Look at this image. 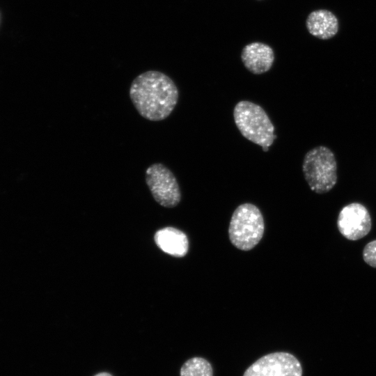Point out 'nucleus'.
I'll list each match as a JSON object with an SVG mask.
<instances>
[{"label":"nucleus","mask_w":376,"mask_h":376,"mask_svg":"<svg viewBox=\"0 0 376 376\" xmlns=\"http://www.w3.org/2000/svg\"><path fill=\"white\" fill-rule=\"evenodd\" d=\"M235 125L242 135L267 152L276 136L274 127L265 110L247 100L237 103L233 110Z\"/></svg>","instance_id":"2"},{"label":"nucleus","mask_w":376,"mask_h":376,"mask_svg":"<svg viewBox=\"0 0 376 376\" xmlns=\"http://www.w3.org/2000/svg\"><path fill=\"white\" fill-rule=\"evenodd\" d=\"M302 171L309 187L317 194L329 192L337 182V162L335 155L324 146L315 147L306 153Z\"/></svg>","instance_id":"3"},{"label":"nucleus","mask_w":376,"mask_h":376,"mask_svg":"<svg viewBox=\"0 0 376 376\" xmlns=\"http://www.w3.org/2000/svg\"><path fill=\"white\" fill-rule=\"evenodd\" d=\"M362 256L366 264L376 268V240H372L365 245Z\"/></svg>","instance_id":"12"},{"label":"nucleus","mask_w":376,"mask_h":376,"mask_svg":"<svg viewBox=\"0 0 376 376\" xmlns=\"http://www.w3.org/2000/svg\"><path fill=\"white\" fill-rule=\"evenodd\" d=\"M243 376H302V367L292 354L277 352L258 359L245 370Z\"/></svg>","instance_id":"6"},{"label":"nucleus","mask_w":376,"mask_h":376,"mask_svg":"<svg viewBox=\"0 0 376 376\" xmlns=\"http://www.w3.org/2000/svg\"><path fill=\"white\" fill-rule=\"evenodd\" d=\"M180 376H213L210 363L202 357H193L185 361L180 371Z\"/></svg>","instance_id":"11"},{"label":"nucleus","mask_w":376,"mask_h":376,"mask_svg":"<svg viewBox=\"0 0 376 376\" xmlns=\"http://www.w3.org/2000/svg\"><path fill=\"white\" fill-rule=\"evenodd\" d=\"M145 180L149 190L159 205L174 207L181 200V192L173 172L161 163L149 166L145 173Z\"/></svg>","instance_id":"5"},{"label":"nucleus","mask_w":376,"mask_h":376,"mask_svg":"<svg viewBox=\"0 0 376 376\" xmlns=\"http://www.w3.org/2000/svg\"><path fill=\"white\" fill-rule=\"evenodd\" d=\"M372 220L367 208L359 203H352L345 205L340 211L337 219L339 233L347 240H359L370 231Z\"/></svg>","instance_id":"7"},{"label":"nucleus","mask_w":376,"mask_h":376,"mask_svg":"<svg viewBox=\"0 0 376 376\" xmlns=\"http://www.w3.org/2000/svg\"><path fill=\"white\" fill-rule=\"evenodd\" d=\"M275 59L272 48L261 42L246 45L241 52V60L244 67L254 75L269 71Z\"/></svg>","instance_id":"8"},{"label":"nucleus","mask_w":376,"mask_h":376,"mask_svg":"<svg viewBox=\"0 0 376 376\" xmlns=\"http://www.w3.org/2000/svg\"><path fill=\"white\" fill-rule=\"evenodd\" d=\"M308 33L321 40L334 37L339 29L337 17L330 10L319 9L311 12L306 19Z\"/></svg>","instance_id":"9"},{"label":"nucleus","mask_w":376,"mask_h":376,"mask_svg":"<svg viewBox=\"0 0 376 376\" xmlns=\"http://www.w3.org/2000/svg\"><path fill=\"white\" fill-rule=\"evenodd\" d=\"M155 241L160 249L173 256L183 257L188 251L187 235L175 228L166 227L159 230L155 235Z\"/></svg>","instance_id":"10"},{"label":"nucleus","mask_w":376,"mask_h":376,"mask_svg":"<svg viewBox=\"0 0 376 376\" xmlns=\"http://www.w3.org/2000/svg\"><path fill=\"white\" fill-rule=\"evenodd\" d=\"M94 376H113L111 373L107 372H101L95 374Z\"/></svg>","instance_id":"13"},{"label":"nucleus","mask_w":376,"mask_h":376,"mask_svg":"<svg viewBox=\"0 0 376 376\" xmlns=\"http://www.w3.org/2000/svg\"><path fill=\"white\" fill-rule=\"evenodd\" d=\"M264 220L260 210L251 203L239 205L234 211L228 228L230 241L237 249L249 251L262 239Z\"/></svg>","instance_id":"4"},{"label":"nucleus","mask_w":376,"mask_h":376,"mask_svg":"<svg viewBox=\"0 0 376 376\" xmlns=\"http://www.w3.org/2000/svg\"><path fill=\"white\" fill-rule=\"evenodd\" d=\"M129 94L139 115L150 121L169 117L179 97L178 89L171 78L157 70H148L135 77Z\"/></svg>","instance_id":"1"}]
</instances>
